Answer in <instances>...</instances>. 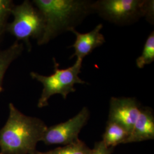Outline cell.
I'll use <instances>...</instances> for the list:
<instances>
[{
  "mask_svg": "<svg viewBox=\"0 0 154 154\" xmlns=\"http://www.w3.org/2000/svg\"><path fill=\"white\" fill-rule=\"evenodd\" d=\"M93 1L34 0L33 4L43 15L45 28L37 41L41 46L47 44L58 35L75 29L84 19L93 13Z\"/></svg>",
  "mask_w": 154,
  "mask_h": 154,
  "instance_id": "obj_1",
  "label": "cell"
},
{
  "mask_svg": "<svg viewBox=\"0 0 154 154\" xmlns=\"http://www.w3.org/2000/svg\"><path fill=\"white\" fill-rule=\"evenodd\" d=\"M47 127L39 118L23 114L10 103L8 118L0 130V154H35Z\"/></svg>",
  "mask_w": 154,
  "mask_h": 154,
  "instance_id": "obj_2",
  "label": "cell"
},
{
  "mask_svg": "<svg viewBox=\"0 0 154 154\" xmlns=\"http://www.w3.org/2000/svg\"><path fill=\"white\" fill-rule=\"evenodd\" d=\"M153 0H98L93 1L92 9L107 21L119 26L130 25L146 17L154 24Z\"/></svg>",
  "mask_w": 154,
  "mask_h": 154,
  "instance_id": "obj_3",
  "label": "cell"
},
{
  "mask_svg": "<svg viewBox=\"0 0 154 154\" xmlns=\"http://www.w3.org/2000/svg\"><path fill=\"white\" fill-rule=\"evenodd\" d=\"M82 62L77 60L72 66L63 69L59 68V64L54 58L53 74L45 76L36 72H30V76L33 79L42 83L43 86L42 93L38 101V108H43L48 106L49 100L53 95L60 94L63 99H66L69 94L76 91L74 88L75 84L88 83L79 77L81 72Z\"/></svg>",
  "mask_w": 154,
  "mask_h": 154,
  "instance_id": "obj_4",
  "label": "cell"
},
{
  "mask_svg": "<svg viewBox=\"0 0 154 154\" xmlns=\"http://www.w3.org/2000/svg\"><path fill=\"white\" fill-rule=\"evenodd\" d=\"M11 14L13 21L8 23L6 30L11 33L16 41H21L30 50L32 46L30 39L40 38L44 31L45 21L41 11L29 1L25 0L18 5H14Z\"/></svg>",
  "mask_w": 154,
  "mask_h": 154,
  "instance_id": "obj_5",
  "label": "cell"
},
{
  "mask_svg": "<svg viewBox=\"0 0 154 154\" xmlns=\"http://www.w3.org/2000/svg\"><path fill=\"white\" fill-rule=\"evenodd\" d=\"M88 108L83 107L76 116L68 121L51 126L47 127L41 141L46 145L65 146L79 139V134L90 118Z\"/></svg>",
  "mask_w": 154,
  "mask_h": 154,
  "instance_id": "obj_6",
  "label": "cell"
},
{
  "mask_svg": "<svg viewBox=\"0 0 154 154\" xmlns=\"http://www.w3.org/2000/svg\"><path fill=\"white\" fill-rule=\"evenodd\" d=\"M140 108L135 98L111 97L107 121L119 125L130 134L138 119Z\"/></svg>",
  "mask_w": 154,
  "mask_h": 154,
  "instance_id": "obj_7",
  "label": "cell"
},
{
  "mask_svg": "<svg viewBox=\"0 0 154 154\" xmlns=\"http://www.w3.org/2000/svg\"><path fill=\"white\" fill-rule=\"evenodd\" d=\"M102 28L103 25L99 23L88 33H81L76 29H72L70 32L75 34L76 39L74 43L70 46V48H73L74 49V53L70 58L76 57L77 60L83 61L94 50L103 45L106 40L104 35L100 33Z\"/></svg>",
  "mask_w": 154,
  "mask_h": 154,
  "instance_id": "obj_8",
  "label": "cell"
},
{
  "mask_svg": "<svg viewBox=\"0 0 154 154\" xmlns=\"http://www.w3.org/2000/svg\"><path fill=\"white\" fill-rule=\"evenodd\" d=\"M154 139V116L149 107H141L138 119L124 144L140 142Z\"/></svg>",
  "mask_w": 154,
  "mask_h": 154,
  "instance_id": "obj_9",
  "label": "cell"
},
{
  "mask_svg": "<svg viewBox=\"0 0 154 154\" xmlns=\"http://www.w3.org/2000/svg\"><path fill=\"white\" fill-rule=\"evenodd\" d=\"M23 44L16 41L5 49H0V94L3 91L2 83L8 69L11 63L22 54Z\"/></svg>",
  "mask_w": 154,
  "mask_h": 154,
  "instance_id": "obj_10",
  "label": "cell"
},
{
  "mask_svg": "<svg viewBox=\"0 0 154 154\" xmlns=\"http://www.w3.org/2000/svg\"><path fill=\"white\" fill-rule=\"evenodd\" d=\"M129 135V132L119 125L107 121L102 141L107 147L114 148L119 144H124Z\"/></svg>",
  "mask_w": 154,
  "mask_h": 154,
  "instance_id": "obj_11",
  "label": "cell"
},
{
  "mask_svg": "<svg viewBox=\"0 0 154 154\" xmlns=\"http://www.w3.org/2000/svg\"><path fill=\"white\" fill-rule=\"evenodd\" d=\"M92 149L79 139L77 141L46 152L37 151L35 154H91Z\"/></svg>",
  "mask_w": 154,
  "mask_h": 154,
  "instance_id": "obj_12",
  "label": "cell"
},
{
  "mask_svg": "<svg viewBox=\"0 0 154 154\" xmlns=\"http://www.w3.org/2000/svg\"><path fill=\"white\" fill-rule=\"evenodd\" d=\"M154 61V32L149 35L144 45L142 54L136 60V65L138 68L143 69L147 65Z\"/></svg>",
  "mask_w": 154,
  "mask_h": 154,
  "instance_id": "obj_13",
  "label": "cell"
},
{
  "mask_svg": "<svg viewBox=\"0 0 154 154\" xmlns=\"http://www.w3.org/2000/svg\"><path fill=\"white\" fill-rule=\"evenodd\" d=\"M14 6L11 0H0V42L6 30L8 19Z\"/></svg>",
  "mask_w": 154,
  "mask_h": 154,
  "instance_id": "obj_14",
  "label": "cell"
},
{
  "mask_svg": "<svg viewBox=\"0 0 154 154\" xmlns=\"http://www.w3.org/2000/svg\"><path fill=\"white\" fill-rule=\"evenodd\" d=\"M114 148L107 147L101 140L95 144L91 154H111Z\"/></svg>",
  "mask_w": 154,
  "mask_h": 154,
  "instance_id": "obj_15",
  "label": "cell"
}]
</instances>
